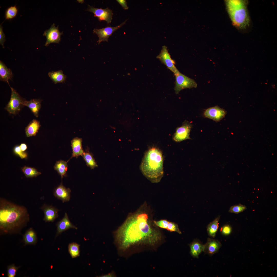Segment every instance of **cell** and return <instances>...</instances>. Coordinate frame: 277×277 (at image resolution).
Here are the masks:
<instances>
[{
    "label": "cell",
    "mask_w": 277,
    "mask_h": 277,
    "mask_svg": "<svg viewBox=\"0 0 277 277\" xmlns=\"http://www.w3.org/2000/svg\"><path fill=\"white\" fill-rule=\"evenodd\" d=\"M17 12L18 9L16 6L9 7L5 12V19L14 18L16 16Z\"/></svg>",
    "instance_id": "f1b7e54d"
},
{
    "label": "cell",
    "mask_w": 277,
    "mask_h": 277,
    "mask_svg": "<svg viewBox=\"0 0 277 277\" xmlns=\"http://www.w3.org/2000/svg\"><path fill=\"white\" fill-rule=\"evenodd\" d=\"M54 167V169L61 175L62 179L66 176L68 169L67 162L63 160L57 161L55 163Z\"/></svg>",
    "instance_id": "603a6c76"
},
{
    "label": "cell",
    "mask_w": 277,
    "mask_h": 277,
    "mask_svg": "<svg viewBox=\"0 0 277 277\" xmlns=\"http://www.w3.org/2000/svg\"><path fill=\"white\" fill-rule=\"evenodd\" d=\"M22 171L27 177H36L41 174L34 168L25 166L22 169Z\"/></svg>",
    "instance_id": "83f0119b"
},
{
    "label": "cell",
    "mask_w": 277,
    "mask_h": 277,
    "mask_svg": "<svg viewBox=\"0 0 277 277\" xmlns=\"http://www.w3.org/2000/svg\"><path fill=\"white\" fill-rule=\"evenodd\" d=\"M190 252L194 257L198 258L199 254L203 251L204 245L197 240H195L190 245Z\"/></svg>",
    "instance_id": "44dd1931"
},
{
    "label": "cell",
    "mask_w": 277,
    "mask_h": 277,
    "mask_svg": "<svg viewBox=\"0 0 277 277\" xmlns=\"http://www.w3.org/2000/svg\"><path fill=\"white\" fill-rule=\"evenodd\" d=\"M226 113V112L224 109L216 106L206 110L203 115L205 117L217 122L224 117Z\"/></svg>",
    "instance_id": "7c38bea8"
},
{
    "label": "cell",
    "mask_w": 277,
    "mask_h": 277,
    "mask_svg": "<svg viewBox=\"0 0 277 277\" xmlns=\"http://www.w3.org/2000/svg\"><path fill=\"white\" fill-rule=\"evenodd\" d=\"M116 1L121 6L122 8L125 10H127L128 7L127 5L126 0H117Z\"/></svg>",
    "instance_id": "8d00e7d4"
},
{
    "label": "cell",
    "mask_w": 277,
    "mask_h": 277,
    "mask_svg": "<svg viewBox=\"0 0 277 277\" xmlns=\"http://www.w3.org/2000/svg\"><path fill=\"white\" fill-rule=\"evenodd\" d=\"M80 246L79 244L75 242H72L69 244L68 246V251L72 258H76L80 256Z\"/></svg>",
    "instance_id": "484cf974"
},
{
    "label": "cell",
    "mask_w": 277,
    "mask_h": 277,
    "mask_svg": "<svg viewBox=\"0 0 277 277\" xmlns=\"http://www.w3.org/2000/svg\"><path fill=\"white\" fill-rule=\"evenodd\" d=\"M82 156L87 166L91 169H94L97 166L93 156L89 152H84Z\"/></svg>",
    "instance_id": "4316f807"
},
{
    "label": "cell",
    "mask_w": 277,
    "mask_h": 277,
    "mask_svg": "<svg viewBox=\"0 0 277 277\" xmlns=\"http://www.w3.org/2000/svg\"><path fill=\"white\" fill-rule=\"evenodd\" d=\"M62 33L60 32L58 27H56L55 24H53L48 29L46 30L43 34V35L46 38L45 46H47L52 43H58Z\"/></svg>",
    "instance_id": "8fae6325"
},
{
    "label": "cell",
    "mask_w": 277,
    "mask_h": 277,
    "mask_svg": "<svg viewBox=\"0 0 277 277\" xmlns=\"http://www.w3.org/2000/svg\"><path fill=\"white\" fill-rule=\"evenodd\" d=\"M5 41V35L3 32L2 27L0 24V43L4 47V44Z\"/></svg>",
    "instance_id": "d590c367"
},
{
    "label": "cell",
    "mask_w": 277,
    "mask_h": 277,
    "mask_svg": "<svg viewBox=\"0 0 277 277\" xmlns=\"http://www.w3.org/2000/svg\"><path fill=\"white\" fill-rule=\"evenodd\" d=\"M57 232L56 236L63 232L70 229H77V228L70 221L68 215L65 213L64 217L56 224Z\"/></svg>",
    "instance_id": "9a60e30c"
},
{
    "label": "cell",
    "mask_w": 277,
    "mask_h": 277,
    "mask_svg": "<svg viewBox=\"0 0 277 277\" xmlns=\"http://www.w3.org/2000/svg\"><path fill=\"white\" fill-rule=\"evenodd\" d=\"M24 239L27 244H34L36 242L37 238L34 231L30 229L27 231L24 236Z\"/></svg>",
    "instance_id": "d4e9b609"
},
{
    "label": "cell",
    "mask_w": 277,
    "mask_h": 277,
    "mask_svg": "<svg viewBox=\"0 0 277 277\" xmlns=\"http://www.w3.org/2000/svg\"><path fill=\"white\" fill-rule=\"evenodd\" d=\"M192 127L191 124L187 121H185L181 126L177 127L174 134L173 138L176 142H180L187 139H191L190 132Z\"/></svg>",
    "instance_id": "52a82bcc"
},
{
    "label": "cell",
    "mask_w": 277,
    "mask_h": 277,
    "mask_svg": "<svg viewBox=\"0 0 277 277\" xmlns=\"http://www.w3.org/2000/svg\"><path fill=\"white\" fill-rule=\"evenodd\" d=\"M163 158L161 151L152 147L145 152L140 169L144 175L152 183H158L164 174Z\"/></svg>",
    "instance_id": "3957f363"
},
{
    "label": "cell",
    "mask_w": 277,
    "mask_h": 277,
    "mask_svg": "<svg viewBox=\"0 0 277 277\" xmlns=\"http://www.w3.org/2000/svg\"><path fill=\"white\" fill-rule=\"evenodd\" d=\"M13 74L11 70L0 61V79L1 81L6 82L9 84V80H11Z\"/></svg>",
    "instance_id": "ffe728a7"
},
{
    "label": "cell",
    "mask_w": 277,
    "mask_h": 277,
    "mask_svg": "<svg viewBox=\"0 0 277 277\" xmlns=\"http://www.w3.org/2000/svg\"><path fill=\"white\" fill-rule=\"evenodd\" d=\"M13 152L16 155L22 159H26L27 156V153L22 151L21 149L19 146L16 145L13 149Z\"/></svg>",
    "instance_id": "4dcf8cb0"
},
{
    "label": "cell",
    "mask_w": 277,
    "mask_h": 277,
    "mask_svg": "<svg viewBox=\"0 0 277 277\" xmlns=\"http://www.w3.org/2000/svg\"><path fill=\"white\" fill-rule=\"evenodd\" d=\"M174 75L176 80L174 90L176 94H178L180 91L183 89L197 87V84L194 80L188 77L180 72Z\"/></svg>",
    "instance_id": "8992f818"
},
{
    "label": "cell",
    "mask_w": 277,
    "mask_h": 277,
    "mask_svg": "<svg viewBox=\"0 0 277 277\" xmlns=\"http://www.w3.org/2000/svg\"><path fill=\"white\" fill-rule=\"evenodd\" d=\"M246 207L244 205L239 204L231 206L230 208L229 212L235 213H238L242 212L246 210Z\"/></svg>",
    "instance_id": "f546056e"
},
{
    "label": "cell",
    "mask_w": 277,
    "mask_h": 277,
    "mask_svg": "<svg viewBox=\"0 0 277 277\" xmlns=\"http://www.w3.org/2000/svg\"><path fill=\"white\" fill-rule=\"evenodd\" d=\"M231 227L229 225H226L222 227L221 229V232L223 234L227 235L231 233Z\"/></svg>",
    "instance_id": "e575fe53"
},
{
    "label": "cell",
    "mask_w": 277,
    "mask_h": 277,
    "mask_svg": "<svg viewBox=\"0 0 277 277\" xmlns=\"http://www.w3.org/2000/svg\"><path fill=\"white\" fill-rule=\"evenodd\" d=\"M87 9L88 11L93 13L94 16L97 17L98 20L101 21L104 20L108 24L111 23L113 15L112 10L108 7L105 9L95 8L88 5Z\"/></svg>",
    "instance_id": "9c48e42d"
},
{
    "label": "cell",
    "mask_w": 277,
    "mask_h": 277,
    "mask_svg": "<svg viewBox=\"0 0 277 277\" xmlns=\"http://www.w3.org/2000/svg\"><path fill=\"white\" fill-rule=\"evenodd\" d=\"M41 101L39 99H33L27 101L25 100L24 102V106L28 107L34 115L36 117L38 116V113L41 107Z\"/></svg>",
    "instance_id": "ac0fdd59"
},
{
    "label": "cell",
    "mask_w": 277,
    "mask_h": 277,
    "mask_svg": "<svg viewBox=\"0 0 277 277\" xmlns=\"http://www.w3.org/2000/svg\"><path fill=\"white\" fill-rule=\"evenodd\" d=\"M41 208L44 212V220L46 222H53L58 216V210L55 207L44 204Z\"/></svg>",
    "instance_id": "5bb4252c"
},
{
    "label": "cell",
    "mask_w": 277,
    "mask_h": 277,
    "mask_svg": "<svg viewBox=\"0 0 277 277\" xmlns=\"http://www.w3.org/2000/svg\"><path fill=\"white\" fill-rule=\"evenodd\" d=\"M169 222L166 220H162L158 221H154L155 224L161 228L167 229Z\"/></svg>",
    "instance_id": "836d02e7"
},
{
    "label": "cell",
    "mask_w": 277,
    "mask_h": 277,
    "mask_svg": "<svg viewBox=\"0 0 277 277\" xmlns=\"http://www.w3.org/2000/svg\"><path fill=\"white\" fill-rule=\"evenodd\" d=\"M19 146L21 150L23 151H25L27 148L26 145L24 143H22Z\"/></svg>",
    "instance_id": "74e56055"
},
{
    "label": "cell",
    "mask_w": 277,
    "mask_h": 277,
    "mask_svg": "<svg viewBox=\"0 0 277 277\" xmlns=\"http://www.w3.org/2000/svg\"><path fill=\"white\" fill-rule=\"evenodd\" d=\"M39 121L36 119H33L31 121L25 129L26 136L29 137L35 136L40 127Z\"/></svg>",
    "instance_id": "d6986e66"
},
{
    "label": "cell",
    "mask_w": 277,
    "mask_h": 277,
    "mask_svg": "<svg viewBox=\"0 0 277 277\" xmlns=\"http://www.w3.org/2000/svg\"><path fill=\"white\" fill-rule=\"evenodd\" d=\"M156 58L159 59L174 75L180 72L175 66L174 61L171 58L167 47L166 46H162L161 51Z\"/></svg>",
    "instance_id": "ba28073f"
},
{
    "label": "cell",
    "mask_w": 277,
    "mask_h": 277,
    "mask_svg": "<svg viewBox=\"0 0 277 277\" xmlns=\"http://www.w3.org/2000/svg\"><path fill=\"white\" fill-rule=\"evenodd\" d=\"M11 96L9 101L5 109L11 114H16L24 106V102L25 100L22 98L16 91L11 87Z\"/></svg>",
    "instance_id": "5b68a950"
},
{
    "label": "cell",
    "mask_w": 277,
    "mask_h": 277,
    "mask_svg": "<svg viewBox=\"0 0 277 277\" xmlns=\"http://www.w3.org/2000/svg\"><path fill=\"white\" fill-rule=\"evenodd\" d=\"M219 219V216L217 217L208 225L207 231L209 235L210 236L214 238L215 236L218 228Z\"/></svg>",
    "instance_id": "cb8c5ba5"
},
{
    "label": "cell",
    "mask_w": 277,
    "mask_h": 277,
    "mask_svg": "<svg viewBox=\"0 0 277 277\" xmlns=\"http://www.w3.org/2000/svg\"><path fill=\"white\" fill-rule=\"evenodd\" d=\"M221 246L218 241L208 238L206 243L204 245L203 251L210 254H213L218 251Z\"/></svg>",
    "instance_id": "2e32d148"
},
{
    "label": "cell",
    "mask_w": 277,
    "mask_h": 277,
    "mask_svg": "<svg viewBox=\"0 0 277 277\" xmlns=\"http://www.w3.org/2000/svg\"><path fill=\"white\" fill-rule=\"evenodd\" d=\"M248 1L229 0L226 1L227 9L233 25L243 29L249 26L250 19L247 8Z\"/></svg>",
    "instance_id": "277c9868"
},
{
    "label": "cell",
    "mask_w": 277,
    "mask_h": 277,
    "mask_svg": "<svg viewBox=\"0 0 277 277\" xmlns=\"http://www.w3.org/2000/svg\"><path fill=\"white\" fill-rule=\"evenodd\" d=\"M18 268L14 265L9 266L7 270V275L9 277H14L16 275Z\"/></svg>",
    "instance_id": "d6a6232c"
},
{
    "label": "cell",
    "mask_w": 277,
    "mask_h": 277,
    "mask_svg": "<svg viewBox=\"0 0 277 277\" xmlns=\"http://www.w3.org/2000/svg\"><path fill=\"white\" fill-rule=\"evenodd\" d=\"M127 20L122 23L119 25L115 27H107L100 29H94L93 33L96 34L99 37L98 44H99L102 41L108 42L109 37L118 29L121 27L126 23Z\"/></svg>",
    "instance_id": "30bf717a"
},
{
    "label": "cell",
    "mask_w": 277,
    "mask_h": 277,
    "mask_svg": "<svg viewBox=\"0 0 277 277\" xmlns=\"http://www.w3.org/2000/svg\"><path fill=\"white\" fill-rule=\"evenodd\" d=\"M29 220L26 208L4 199L0 200V229L6 233H14L24 226Z\"/></svg>",
    "instance_id": "7a4b0ae2"
},
{
    "label": "cell",
    "mask_w": 277,
    "mask_h": 277,
    "mask_svg": "<svg viewBox=\"0 0 277 277\" xmlns=\"http://www.w3.org/2000/svg\"><path fill=\"white\" fill-rule=\"evenodd\" d=\"M116 235L121 247L124 249L141 242L154 244L160 238L159 233L151 226L148 214L140 211L127 217Z\"/></svg>",
    "instance_id": "6da1fadb"
},
{
    "label": "cell",
    "mask_w": 277,
    "mask_h": 277,
    "mask_svg": "<svg viewBox=\"0 0 277 277\" xmlns=\"http://www.w3.org/2000/svg\"><path fill=\"white\" fill-rule=\"evenodd\" d=\"M167 229L171 231L176 232L180 234L181 233L178 225L174 222H169Z\"/></svg>",
    "instance_id": "1f68e13d"
},
{
    "label": "cell",
    "mask_w": 277,
    "mask_h": 277,
    "mask_svg": "<svg viewBox=\"0 0 277 277\" xmlns=\"http://www.w3.org/2000/svg\"><path fill=\"white\" fill-rule=\"evenodd\" d=\"M48 74L49 77L55 84L64 82L66 79V76L61 70L50 72Z\"/></svg>",
    "instance_id": "7402d4cb"
},
{
    "label": "cell",
    "mask_w": 277,
    "mask_h": 277,
    "mask_svg": "<svg viewBox=\"0 0 277 277\" xmlns=\"http://www.w3.org/2000/svg\"><path fill=\"white\" fill-rule=\"evenodd\" d=\"M71 192L70 188H66L61 183L55 189L53 194L55 197L64 202L70 200Z\"/></svg>",
    "instance_id": "4fadbf2b"
},
{
    "label": "cell",
    "mask_w": 277,
    "mask_h": 277,
    "mask_svg": "<svg viewBox=\"0 0 277 277\" xmlns=\"http://www.w3.org/2000/svg\"><path fill=\"white\" fill-rule=\"evenodd\" d=\"M82 139L78 137L74 138L71 141L73 157H77L82 156L84 152L82 147Z\"/></svg>",
    "instance_id": "e0dca14e"
}]
</instances>
